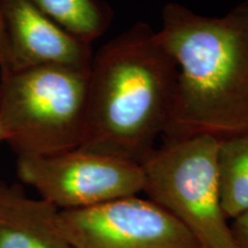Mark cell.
Returning a JSON list of instances; mask_svg holds the SVG:
<instances>
[{"instance_id":"5b68a950","label":"cell","mask_w":248,"mask_h":248,"mask_svg":"<svg viewBox=\"0 0 248 248\" xmlns=\"http://www.w3.org/2000/svg\"><path fill=\"white\" fill-rule=\"evenodd\" d=\"M17 176L59 210L86 208L144 188L141 164L77 148L53 155H18Z\"/></svg>"},{"instance_id":"7c38bea8","label":"cell","mask_w":248,"mask_h":248,"mask_svg":"<svg viewBox=\"0 0 248 248\" xmlns=\"http://www.w3.org/2000/svg\"><path fill=\"white\" fill-rule=\"evenodd\" d=\"M7 70H8L7 43H6L4 24H2L1 16H0V74H5Z\"/></svg>"},{"instance_id":"3957f363","label":"cell","mask_w":248,"mask_h":248,"mask_svg":"<svg viewBox=\"0 0 248 248\" xmlns=\"http://www.w3.org/2000/svg\"><path fill=\"white\" fill-rule=\"evenodd\" d=\"M90 69L44 66L0 75V129L17 155H53L82 146Z\"/></svg>"},{"instance_id":"9c48e42d","label":"cell","mask_w":248,"mask_h":248,"mask_svg":"<svg viewBox=\"0 0 248 248\" xmlns=\"http://www.w3.org/2000/svg\"><path fill=\"white\" fill-rule=\"evenodd\" d=\"M59 27L91 45L110 27L114 12L105 0H29Z\"/></svg>"},{"instance_id":"277c9868","label":"cell","mask_w":248,"mask_h":248,"mask_svg":"<svg viewBox=\"0 0 248 248\" xmlns=\"http://www.w3.org/2000/svg\"><path fill=\"white\" fill-rule=\"evenodd\" d=\"M218 141L204 135L166 140L141 163L142 192L175 217L200 248H234L219 197Z\"/></svg>"},{"instance_id":"4fadbf2b","label":"cell","mask_w":248,"mask_h":248,"mask_svg":"<svg viewBox=\"0 0 248 248\" xmlns=\"http://www.w3.org/2000/svg\"><path fill=\"white\" fill-rule=\"evenodd\" d=\"M1 141H4V135H2L1 129H0V142H1Z\"/></svg>"},{"instance_id":"8fae6325","label":"cell","mask_w":248,"mask_h":248,"mask_svg":"<svg viewBox=\"0 0 248 248\" xmlns=\"http://www.w3.org/2000/svg\"><path fill=\"white\" fill-rule=\"evenodd\" d=\"M230 229L234 248H248V212L232 219Z\"/></svg>"},{"instance_id":"8992f818","label":"cell","mask_w":248,"mask_h":248,"mask_svg":"<svg viewBox=\"0 0 248 248\" xmlns=\"http://www.w3.org/2000/svg\"><path fill=\"white\" fill-rule=\"evenodd\" d=\"M58 222L74 248H200L175 217L138 195L59 210Z\"/></svg>"},{"instance_id":"30bf717a","label":"cell","mask_w":248,"mask_h":248,"mask_svg":"<svg viewBox=\"0 0 248 248\" xmlns=\"http://www.w3.org/2000/svg\"><path fill=\"white\" fill-rule=\"evenodd\" d=\"M217 172L226 218L233 219L248 212V132L219 139Z\"/></svg>"},{"instance_id":"ba28073f","label":"cell","mask_w":248,"mask_h":248,"mask_svg":"<svg viewBox=\"0 0 248 248\" xmlns=\"http://www.w3.org/2000/svg\"><path fill=\"white\" fill-rule=\"evenodd\" d=\"M59 209L0 183V248H74L58 222Z\"/></svg>"},{"instance_id":"7a4b0ae2","label":"cell","mask_w":248,"mask_h":248,"mask_svg":"<svg viewBox=\"0 0 248 248\" xmlns=\"http://www.w3.org/2000/svg\"><path fill=\"white\" fill-rule=\"evenodd\" d=\"M177 67L150 24L138 22L93 55L79 148L141 164L171 115Z\"/></svg>"},{"instance_id":"6da1fadb","label":"cell","mask_w":248,"mask_h":248,"mask_svg":"<svg viewBox=\"0 0 248 248\" xmlns=\"http://www.w3.org/2000/svg\"><path fill=\"white\" fill-rule=\"evenodd\" d=\"M157 36L177 67L166 140L247 133L248 0L222 16L168 2Z\"/></svg>"},{"instance_id":"52a82bcc","label":"cell","mask_w":248,"mask_h":248,"mask_svg":"<svg viewBox=\"0 0 248 248\" xmlns=\"http://www.w3.org/2000/svg\"><path fill=\"white\" fill-rule=\"evenodd\" d=\"M0 16L7 43V73L44 66L91 68V45L68 33L29 0H0Z\"/></svg>"}]
</instances>
